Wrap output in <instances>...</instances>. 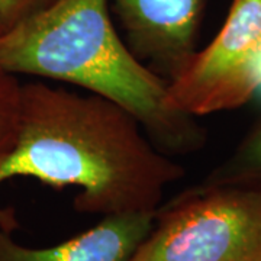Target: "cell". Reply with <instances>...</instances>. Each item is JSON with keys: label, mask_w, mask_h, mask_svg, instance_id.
<instances>
[{"label": "cell", "mask_w": 261, "mask_h": 261, "mask_svg": "<svg viewBox=\"0 0 261 261\" xmlns=\"http://www.w3.org/2000/svg\"><path fill=\"white\" fill-rule=\"evenodd\" d=\"M183 174L121 105L90 92L22 84L18 137L0 164V186L35 178L56 189L79 187L73 206L80 214H155L164 190ZM0 228H18L12 211L0 209Z\"/></svg>", "instance_id": "obj_1"}, {"label": "cell", "mask_w": 261, "mask_h": 261, "mask_svg": "<svg viewBox=\"0 0 261 261\" xmlns=\"http://www.w3.org/2000/svg\"><path fill=\"white\" fill-rule=\"evenodd\" d=\"M0 67L83 87L121 105L164 152L203 142L192 116L168 102L167 80L122 42L108 0H56L0 34Z\"/></svg>", "instance_id": "obj_2"}, {"label": "cell", "mask_w": 261, "mask_h": 261, "mask_svg": "<svg viewBox=\"0 0 261 261\" xmlns=\"http://www.w3.org/2000/svg\"><path fill=\"white\" fill-rule=\"evenodd\" d=\"M129 261H261V189L183 192L157 209Z\"/></svg>", "instance_id": "obj_3"}, {"label": "cell", "mask_w": 261, "mask_h": 261, "mask_svg": "<svg viewBox=\"0 0 261 261\" xmlns=\"http://www.w3.org/2000/svg\"><path fill=\"white\" fill-rule=\"evenodd\" d=\"M261 87V0H233L219 34L167 82L168 102L187 116L240 108Z\"/></svg>", "instance_id": "obj_4"}, {"label": "cell", "mask_w": 261, "mask_h": 261, "mask_svg": "<svg viewBox=\"0 0 261 261\" xmlns=\"http://www.w3.org/2000/svg\"><path fill=\"white\" fill-rule=\"evenodd\" d=\"M128 47L151 70L173 79L195 53L206 0H112Z\"/></svg>", "instance_id": "obj_5"}, {"label": "cell", "mask_w": 261, "mask_h": 261, "mask_svg": "<svg viewBox=\"0 0 261 261\" xmlns=\"http://www.w3.org/2000/svg\"><path fill=\"white\" fill-rule=\"evenodd\" d=\"M155 214L103 216L89 231L48 248H29L0 228V261H129L154 225Z\"/></svg>", "instance_id": "obj_6"}, {"label": "cell", "mask_w": 261, "mask_h": 261, "mask_svg": "<svg viewBox=\"0 0 261 261\" xmlns=\"http://www.w3.org/2000/svg\"><path fill=\"white\" fill-rule=\"evenodd\" d=\"M200 186H232L261 189V123L235 149L221 167Z\"/></svg>", "instance_id": "obj_7"}, {"label": "cell", "mask_w": 261, "mask_h": 261, "mask_svg": "<svg viewBox=\"0 0 261 261\" xmlns=\"http://www.w3.org/2000/svg\"><path fill=\"white\" fill-rule=\"evenodd\" d=\"M22 84L0 67V164L10 154L18 137Z\"/></svg>", "instance_id": "obj_8"}, {"label": "cell", "mask_w": 261, "mask_h": 261, "mask_svg": "<svg viewBox=\"0 0 261 261\" xmlns=\"http://www.w3.org/2000/svg\"><path fill=\"white\" fill-rule=\"evenodd\" d=\"M54 2L56 0H0V34L45 9Z\"/></svg>", "instance_id": "obj_9"}, {"label": "cell", "mask_w": 261, "mask_h": 261, "mask_svg": "<svg viewBox=\"0 0 261 261\" xmlns=\"http://www.w3.org/2000/svg\"><path fill=\"white\" fill-rule=\"evenodd\" d=\"M258 92H261V87H260V90H258Z\"/></svg>", "instance_id": "obj_10"}]
</instances>
